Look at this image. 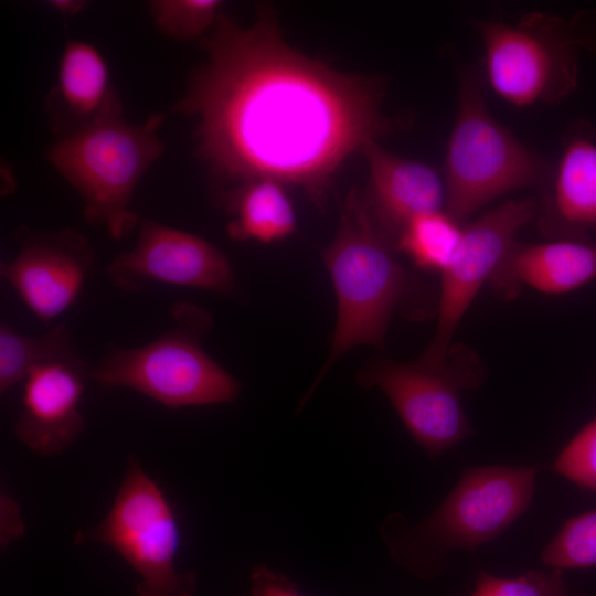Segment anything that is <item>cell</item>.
I'll return each instance as SVG.
<instances>
[{"label":"cell","mask_w":596,"mask_h":596,"mask_svg":"<svg viewBox=\"0 0 596 596\" xmlns=\"http://www.w3.org/2000/svg\"><path fill=\"white\" fill-rule=\"evenodd\" d=\"M478 371L448 361L429 366L419 361L370 362L359 373L364 387H379L390 400L414 440L436 457L473 434L460 391L480 383Z\"/></svg>","instance_id":"9"},{"label":"cell","mask_w":596,"mask_h":596,"mask_svg":"<svg viewBox=\"0 0 596 596\" xmlns=\"http://www.w3.org/2000/svg\"><path fill=\"white\" fill-rule=\"evenodd\" d=\"M164 118L156 111L132 124L118 97L93 123L49 148L47 160L79 195L85 221L114 240L140 223L131 202L139 181L166 150L159 135Z\"/></svg>","instance_id":"2"},{"label":"cell","mask_w":596,"mask_h":596,"mask_svg":"<svg viewBox=\"0 0 596 596\" xmlns=\"http://www.w3.org/2000/svg\"><path fill=\"white\" fill-rule=\"evenodd\" d=\"M538 211L533 199L507 201L462 228L458 247L441 273L435 334L417 361L429 366L447 362L453 336L466 310L515 243L517 233Z\"/></svg>","instance_id":"10"},{"label":"cell","mask_w":596,"mask_h":596,"mask_svg":"<svg viewBox=\"0 0 596 596\" xmlns=\"http://www.w3.org/2000/svg\"><path fill=\"white\" fill-rule=\"evenodd\" d=\"M231 213L228 236L238 242L272 243L296 231L294 205L284 184L270 180H254L222 198Z\"/></svg>","instance_id":"18"},{"label":"cell","mask_w":596,"mask_h":596,"mask_svg":"<svg viewBox=\"0 0 596 596\" xmlns=\"http://www.w3.org/2000/svg\"><path fill=\"white\" fill-rule=\"evenodd\" d=\"M171 315V328L148 343L111 347L89 366V381L132 390L170 409L234 402L240 382L201 345L211 316L189 301L174 304Z\"/></svg>","instance_id":"4"},{"label":"cell","mask_w":596,"mask_h":596,"mask_svg":"<svg viewBox=\"0 0 596 596\" xmlns=\"http://www.w3.org/2000/svg\"><path fill=\"white\" fill-rule=\"evenodd\" d=\"M76 544L99 542L113 549L138 576L137 596H194L196 578L180 571L181 530L160 485L129 457L114 501L95 526L78 531Z\"/></svg>","instance_id":"6"},{"label":"cell","mask_w":596,"mask_h":596,"mask_svg":"<svg viewBox=\"0 0 596 596\" xmlns=\"http://www.w3.org/2000/svg\"><path fill=\"white\" fill-rule=\"evenodd\" d=\"M14 240L17 255L1 262L0 276L39 320L50 324L79 298L96 263V252L73 227L36 232L20 225Z\"/></svg>","instance_id":"12"},{"label":"cell","mask_w":596,"mask_h":596,"mask_svg":"<svg viewBox=\"0 0 596 596\" xmlns=\"http://www.w3.org/2000/svg\"><path fill=\"white\" fill-rule=\"evenodd\" d=\"M49 8L62 17H73L81 13L87 6L82 0H51L45 2Z\"/></svg>","instance_id":"28"},{"label":"cell","mask_w":596,"mask_h":596,"mask_svg":"<svg viewBox=\"0 0 596 596\" xmlns=\"http://www.w3.org/2000/svg\"><path fill=\"white\" fill-rule=\"evenodd\" d=\"M369 168L366 202L381 230L391 238L414 217L441 211L445 183L429 166L397 157L369 142L363 149Z\"/></svg>","instance_id":"15"},{"label":"cell","mask_w":596,"mask_h":596,"mask_svg":"<svg viewBox=\"0 0 596 596\" xmlns=\"http://www.w3.org/2000/svg\"><path fill=\"white\" fill-rule=\"evenodd\" d=\"M220 0H152L148 2L155 26L179 41L201 40L215 25L222 12Z\"/></svg>","instance_id":"21"},{"label":"cell","mask_w":596,"mask_h":596,"mask_svg":"<svg viewBox=\"0 0 596 596\" xmlns=\"http://www.w3.org/2000/svg\"><path fill=\"white\" fill-rule=\"evenodd\" d=\"M252 596H305L280 573L266 565H257L251 574Z\"/></svg>","instance_id":"25"},{"label":"cell","mask_w":596,"mask_h":596,"mask_svg":"<svg viewBox=\"0 0 596 596\" xmlns=\"http://www.w3.org/2000/svg\"><path fill=\"white\" fill-rule=\"evenodd\" d=\"M461 232L459 223L446 212L426 213L402 228L396 246L417 267L443 273L458 247Z\"/></svg>","instance_id":"20"},{"label":"cell","mask_w":596,"mask_h":596,"mask_svg":"<svg viewBox=\"0 0 596 596\" xmlns=\"http://www.w3.org/2000/svg\"><path fill=\"white\" fill-rule=\"evenodd\" d=\"M491 88L515 106L561 100L577 85L578 46L568 20L532 12L515 24L476 20Z\"/></svg>","instance_id":"8"},{"label":"cell","mask_w":596,"mask_h":596,"mask_svg":"<svg viewBox=\"0 0 596 596\" xmlns=\"http://www.w3.org/2000/svg\"><path fill=\"white\" fill-rule=\"evenodd\" d=\"M550 181L542 227L556 238L596 242V140L588 123L567 128Z\"/></svg>","instance_id":"14"},{"label":"cell","mask_w":596,"mask_h":596,"mask_svg":"<svg viewBox=\"0 0 596 596\" xmlns=\"http://www.w3.org/2000/svg\"><path fill=\"white\" fill-rule=\"evenodd\" d=\"M542 562L549 568H588L596 566V510L575 515L543 549Z\"/></svg>","instance_id":"22"},{"label":"cell","mask_w":596,"mask_h":596,"mask_svg":"<svg viewBox=\"0 0 596 596\" xmlns=\"http://www.w3.org/2000/svg\"><path fill=\"white\" fill-rule=\"evenodd\" d=\"M89 366L76 353L34 368L22 382L14 435L35 455H58L84 432L81 402Z\"/></svg>","instance_id":"13"},{"label":"cell","mask_w":596,"mask_h":596,"mask_svg":"<svg viewBox=\"0 0 596 596\" xmlns=\"http://www.w3.org/2000/svg\"><path fill=\"white\" fill-rule=\"evenodd\" d=\"M199 44L205 60L171 111L194 120L195 152L222 198L270 179L321 203L345 159L396 128L376 78L290 47L266 6L248 26L222 11Z\"/></svg>","instance_id":"1"},{"label":"cell","mask_w":596,"mask_h":596,"mask_svg":"<svg viewBox=\"0 0 596 596\" xmlns=\"http://www.w3.org/2000/svg\"><path fill=\"white\" fill-rule=\"evenodd\" d=\"M322 256L334 287L338 316L330 354L304 402L345 352L360 344L383 345L390 318L412 288L390 237L356 190L344 199L337 233Z\"/></svg>","instance_id":"3"},{"label":"cell","mask_w":596,"mask_h":596,"mask_svg":"<svg viewBox=\"0 0 596 596\" xmlns=\"http://www.w3.org/2000/svg\"><path fill=\"white\" fill-rule=\"evenodd\" d=\"M596 279V242L556 238L542 244H518L505 254L490 283L502 297H514L523 286L560 295Z\"/></svg>","instance_id":"16"},{"label":"cell","mask_w":596,"mask_h":596,"mask_svg":"<svg viewBox=\"0 0 596 596\" xmlns=\"http://www.w3.org/2000/svg\"><path fill=\"white\" fill-rule=\"evenodd\" d=\"M568 23L578 49L596 55V11H581L570 19Z\"/></svg>","instance_id":"27"},{"label":"cell","mask_w":596,"mask_h":596,"mask_svg":"<svg viewBox=\"0 0 596 596\" xmlns=\"http://www.w3.org/2000/svg\"><path fill=\"white\" fill-rule=\"evenodd\" d=\"M552 469L577 486L596 491V418L570 440Z\"/></svg>","instance_id":"24"},{"label":"cell","mask_w":596,"mask_h":596,"mask_svg":"<svg viewBox=\"0 0 596 596\" xmlns=\"http://www.w3.org/2000/svg\"><path fill=\"white\" fill-rule=\"evenodd\" d=\"M78 353L67 326L55 323L40 334L15 330L7 322L0 324V392L22 383L36 366Z\"/></svg>","instance_id":"19"},{"label":"cell","mask_w":596,"mask_h":596,"mask_svg":"<svg viewBox=\"0 0 596 596\" xmlns=\"http://www.w3.org/2000/svg\"><path fill=\"white\" fill-rule=\"evenodd\" d=\"M119 290L138 292L151 284L232 295L237 289L228 257L209 241L157 221L143 219L135 245L107 266Z\"/></svg>","instance_id":"11"},{"label":"cell","mask_w":596,"mask_h":596,"mask_svg":"<svg viewBox=\"0 0 596 596\" xmlns=\"http://www.w3.org/2000/svg\"><path fill=\"white\" fill-rule=\"evenodd\" d=\"M24 530V522L17 501L8 493L2 492L0 497L1 546L7 547L13 541L22 538Z\"/></svg>","instance_id":"26"},{"label":"cell","mask_w":596,"mask_h":596,"mask_svg":"<svg viewBox=\"0 0 596 596\" xmlns=\"http://www.w3.org/2000/svg\"><path fill=\"white\" fill-rule=\"evenodd\" d=\"M118 97L110 87L108 66L100 52L85 41H67L56 85L47 95L52 128L58 136L89 125Z\"/></svg>","instance_id":"17"},{"label":"cell","mask_w":596,"mask_h":596,"mask_svg":"<svg viewBox=\"0 0 596 596\" xmlns=\"http://www.w3.org/2000/svg\"><path fill=\"white\" fill-rule=\"evenodd\" d=\"M552 170L488 111L481 83L460 75L445 158L446 213L460 223L507 192L550 181Z\"/></svg>","instance_id":"5"},{"label":"cell","mask_w":596,"mask_h":596,"mask_svg":"<svg viewBox=\"0 0 596 596\" xmlns=\"http://www.w3.org/2000/svg\"><path fill=\"white\" fill-rule=\"evenodd\" d=\"M470 596H567L563 571H529L517 577L481 572Z\"/></svg>","instance_id":"23"},{"label":"cell","mask_w":596,"mask_h":596,"mask_svg":"<svg viewBox=\"0 0 596 596\" xmlns=\"http://www.w3.org/2000/svg\"><path fill=\"white\" fill-rule=\"evenodd\" d=\"M536 479L532 466H485L464 471L444 501L403 538L385 536L404 561L454 549H476L501 534L530 507Z\"/></svg>","instance_id":"7"}]
</instances>
